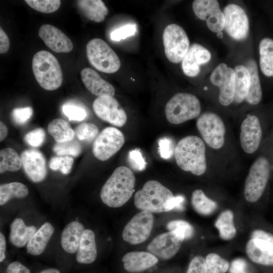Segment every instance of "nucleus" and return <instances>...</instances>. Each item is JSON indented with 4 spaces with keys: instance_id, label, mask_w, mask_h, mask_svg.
<instances>
[{
    "instance_id": "4468645a",
    "label": "nucleus",
    "mask_w": 273,
    "mask_h": 273,
    "mask_svg": "<svg viewBox=\"0 0 273 273\" xmlns=\"http://www.w3.org/2000/svg\"><path fill=\"white\" fill-rule=\"evenodd\" d=\"M192 8L199 19L206 21L211 31L218 33L224 29V17L217 1L195 0L193 2Z\"/></svg>"
},
{
    "instance_id": "a211bd4d",
    "label": "nucleus",
    "mask_w": 273,
    "mask_h": 273,
    "mask_svg": "<svg viewBox=\"0 0 273 273\" xmlns=\"http://www.w3.org/2000/svg\"><path fill=\"white\" fill-rule=\"evenodd\" d=\"M20 156L24 170L33 182L39 183L46 178V161L41 152L36 149H27L23 151Z\"/></svg>"
},
{
    "instance_id": "2f4dec72",
    "label": "nucleus",
    "mask_w": 273,
    "mask_h": 273,
    "mask_svg": "<svg viewBox=\"0 0 273 273\" xmlns=\"http://www.w3.org/2000/svg\"><path fill=\"white\" fill-rule=\"evenodd\" d=\"M259 50L261 72L267 77L273 76V39L268 37L262 39Z\"/></svg>"
},
{
    "instance_id": "7c9ffc66",
    "label": "nucleus",
    "mask_w": 273,
    "mask_h": 273,
    "mask_svg": "<svg viewBox=\"0 0 273 273\" xmlns=\"http://www.w3.org/2000/svg\"><path fill=\"white\" fill-rule=\"evenodd\" d=\"M48 131L56 143L72 140L75 135L74 130L66 120L58 118L52 120L48 125Z\"/></svg>"
},
{
    "instance_id": "20e7f679",
    "label": "nucleus",
    "mask_w": 273,
    "mask_h": 273,
    "mask_svg": "<svg viewBox=\"0 0 273 273\" xmlns=\"http://www.w3.org/2000/svg\"><path fill=\"white\" fill-rule=\"evenodd\" d=\"M174 196L172 192L160 182L147 181L142 189L136 192L134 198L135 206L142 211L151 213L167 212L168 201Z\"/></svg>"
},
{
    "instance_id": "ddd939ff",
    "label": "nucleus",
    "mask_w": 273,
    "mask_h": 273,
    "mask_svg": "<svg viewBox=\"0 0 273 273\" xmlns=\"http://www.w3.org/2000/svg\"><path fill=\"white\" fill-rule=\"evenodd\" d=\"M235 79L234 70L225 63L219 64L212 71L210 79L219 88L218 100L221 105L226 106L233 102Z\"/></svg>"
},
{
    "instance_id": "7ed1b4c3",
    "label": "nucleus",
    "mask_w": 273,
    "mask_h": 273,
    "mask_svg": "<svg viewBox=\"0 0 273 273\" xmlns=\"http://www.w3.org/2000/svg\"><path fill=\"white\" fill-rule=\"evenodd\" d=\"M32 68L34 77L41 87L47 90L58 88L62 84L63 75L56 58L47 51H40L33 56Z\"/></svg>"
},
{
    "instance_id": "412c9836",
    "label": "nucleus",
    "mask_w": 273,
    "mask_h": 273,
    "mask_svg": "<svg viewBox=\"0 0 273 273\" xmlns=\"http://www.w3.org/2000/svg\"><path fill=\"white\" fill-rule=\"evenodd\" d=\"M246 252L253 262L273 266V244L259 239H250L246 245Z\"/></svg>"
},
{
    "instance_id": "c756f323",
    "label": "nucleus",
    "mask_w": 273,
    "mask_h": 273,
    "mask_svg": "<svg viewBox=\"0 0 273 273\" xmlns=\"http://www.w3.org/2000/svg\"><path fill=\"white\" fill-rule=\"evenodd\" d=\"M245 66L248 68L250 74V85L245 100L251 105H257L262 97L257 65L254 60L250 59L246 62Z\"/></svg>"
},
{
    "instance_id": "79ce46f5",
    "label": "nucleus",
    "mask_w": 273,
    "mask_h": 273,
    "mask_svg": "<svg viewBox=\"0 0 273 273\" xmlns=\"http://www.w3.org/2000/svg\"><path fill=\"white\" fill-rule=\"evenodd\" d=\"M73 162L71 156H54L51 159L49 166L53 170H60L63 174H68L71 171Z\"/></svg>"
},
{
    "instance_id": "e433bc0d",
    "label": "nucleus",
    "mask_w": 273,
    "mask_h": 273,
    "mask_svg": "<svg viewBox=\"0 0 273 273\" xmlns=\"http://www.w3.org/2000/svg\"><path fill=\"white\" fill-rule=\"evenodd\" d=\"M54 153L59 156H78L82 151V147L79 142L73 139L63 142L56 143L53 148Z\"/></svg>"
},
{
    "instance_id": "9d476101",
    "label": "nucleus",
    "mask_w": 273,
    "mask_h": 273,
    "mask_svg": "<svg viewBox=\"0 0 273 273\" xmlns=\"http://www.w3.org/2000/svg\"><path fill=\"white\" fill-rule=\"evenodd\" d=\"M124 142V136L120 130L114 127H107L94 141L93 153L99 160H107L122 147Z\"/></svg>"
},
{
    "instance_id": "72a5a7b5",
    "label": "nucleus",
    "mask_w": 273,
    "mask_h": 273,
    "mask_svg": "<svg viewBox=\"0 0 273 273\" xmlns=\"http://www.w3.org/2000/svg\"><path fill=\"white\" fill-rule=\"evenodd\" d=\"M191 203L194 209L204 216L212 214L218 207L217 204L207 197L203 191L200 189L196 190L192 193Z\"/></svg>"
},
{
    "instance_id": "864d4df0",
    "label": "nucleus",
    "mask_w": 273,
    "mask_h": 273,
    "mask_svg": "<svg viewBox=\"0 0 273 273\" xmlns=\"http://www.w3.org/2000/svg\"><path fill=\"white\" fill-rule=\"evenodd\" d=\"M7 273H30L29 269L18 261L11 262L6 269Z\"/></svg>"
},
{
    "instance_id": "a19ab883",
    "label": "nucleus",
    "mask_w": 273,
    "mask_h": 273,
    "mask_svg": "<svg viewBox=\"0 0 273 273\" xmlns=\"http://www.w3.org/2000/svg\"><path fill=\"white\" fill-rule=\"evenodd\" d=\"M25 2L31 8L43 13L56 11L61 3L60 0H25Z\"/></svg>"
},
{
    "instance_id": "c03bdc74",
    "label": "nucleus",
    "mask_w": 273,
    "mask_h": 273,
    "mask_svg": "<svg viewBox=\"0 0 273 273\" xmlns=\"http://www.w3.org/2000/svg\"><path fill=\"white\" fill-rule=\"evenodd\" d=\"M127 159L129 165L134 170L143 171L146 168L147 162L139 149H135L129 151Z\"/></svg>"
},
{
    "instance_id": "f8f14e48",
    "label": "nucleus",
    "mask_w": 273,
    "mask_h": 273,
    "mask_svg": "<svg viewBox=\"0 0 273 273\" xmlns=\"http://www.w3.org/2000/svg\"><path fill=\"white\" fill-rule=\"evenodd\" d=\"M224 30L232 38L243 40L247 37L249 23L245 11L235 4L227 5L223 9Z\"/></svg>"
},
{
    "instance_id": "39448f33",
    "label": "nucleus",
    "mask_w": 273,
    "mask_h": 273,
    "mask_svg": "<svg viewBox=\"0 0 273 273\" xmlns=\"http://www.w3.org/2000/svg\"><path fill=\"white\" fill-rule=\"evenodd\" d=\"M272 168L270 160L265 155L259 156L252 164L246 179L244 196L251 203L258 201L267 186Z\"/></svg>"
},
{
    "instance_id": "58836bf2",
    "label": "nucleus",
    "mask_w": 273,
    "mask_h": 273,
    "mask_svg": "<svg viewBox=\"0 0 273 273\" xmlns=\"http://www.w3.org/2000/svg\"><path fill=\"white\" fill-rule=\"evenodd\" d=\"M169 231L175 232L184 240L191 239L194 234V228L188 222L184 220H174L167 224Z\"/></svg>"
},
{
    "instance_id": "680f3d73",
    "label": "nucleus",
    "mask_w": 273,
    "mask_h": 273,
    "mask_svg": "<svg viewBox=\"0 0 273 273\" xmlns=\"http://www.w3.org/2000/svg\"><path fill=\"white\" fill-rule=\"evenodd\" d=\"M207 89V88L206 87L204 88V89Z\"/></svg>"
},
{
    "instance_id": "bf43d9fd",
    "label": "nucleus",
    "mask_w": 273,
    "mask_h": 273,
    "mask_svg": "<svg viewBox=\"0 0 273 273\" xmlns=\"http://www.w3.org/2000/svg\"><path fill=\"white\" fill-rule=\"evenodd\" d=\"M39 273H60V271L56 268H50L44 269Z\"/></svg>"
},
{
    "instance_id": "393cba45",
    "label": "nucleus",
    "mask_w": 273,
    "mask_h": 273,
    "mask_svg": "<svg viewBox=\"0 0 273 273\" xmlns=\"http://www.w3.org/2000/svg\"><path fill=\"white\" fill-rule=\"evenodd\" d=\"M84 231L83 225L77 221H72L65 226L62 233L61 243L66 252L74 253L77 251Z\"/></svg>"
},
{
    "instance_id": "052dcab7",
    "label": "nucleus",
    "mask_w": 273,
    "mask_h": 273,
    "mask_svg": "<svg viewBox=\"0 0 273 273\" xmlns=\"http://www.w3.org/2000/svg\"><path fill=\"white\" fill-rule=\"evenodd\" d=\"M217 36L219 38H222L223 37V33L222 31L217 33Z\"/></svg>"
},
{
    "instance_id": "5fc2aeb1",
    "label": "nucleus",
    "mask_w": 273,
    "mask_h": 273,
    "mask_svg": "<svg viewBox=\"0 0 273 273\" xmlns=\"http://www.w3.org/2000/svg\"><path fill=\"white\" fill-rule=\"evenodd\" d=\"M251 239H259L273 244V235L261 230L253 231L251 235Z\"/></svg>"
},
{
    "instance_id": "f257e3e1",
    "label": "nucleus",
    "mask_w": 273,
    "mask_h": 273,
    "mask_svg": "<svg viewBox=\"0 0 273 273\" xmlns=\"http://www.w3.org/2000/svg\"><path fill=\"white\" fill-rule=\"evenodd\" d=\"M135 177L128 167H117L102 188L100 197L109 207L118 208L125 204L134 192Z\"/></svg>"
},
{
    "instance_id": "b1692460",
    "label": "nucleus",
    "mask_w": 273,
    "mask_h": 273,
    "mask_svg": "<svg viewBox=\"0 0 273 273\" xmlns=\"http://www.w3.org/2000/svg\"><path fill=\"white\" fill-rule=\"evenodd\" d=\"M97 256L95 235L89 229L84 230L76 256V261L82 264L93 262Z\"/></svg>"
},
{
    "instance_id": "2eb2a0df",
    "label": "nucleus",
    "mask_w": 273,
    "mask_h": 273,
    "mask_svg": "<svg viewBox=\"0 0 273 273\" xmlns=\"http://www.w3.org/2000/svg\"><path fill=\"white\" fill-rule=\"evenodd\" d=\"M96 115L102 120L117 127H122L127 120L126 114L113 97H98L93 104Z\"/></svg>"
},
{
    "instance_id": "6ab92c4d",
    "label": "nucleus",
    "mask_w": 273,
    "mask_h": 273,
    "mask_svg": "<svg viewBox=\"0 0 273 273\" xmlns=\"http://www.w3.org/2000/svg\"><path fill=\"white\" fill-rule=\"evenodd\" d=\"M38 35L50 49L56 53H69L73 48L71 39L53 25H41L39 28Z\"/></svg>"
},
{
    "instance_id": "5701e85b",
    "label": "nucleus",
    "mask_w": 273,
    "mask_h": 273,
    "mask_svg": "<svg viewBox=\"0 0 273 273\" xmlns=\"http://www.w3.org/2000/svg\"><path fill=\"white\" fill-rule=\"evenodd\" d=\"M124 269L130 272L144 271L158 261L157 257L149 252L132 251L126 253L122 258Z\"/></svg>"
},
{
    "instance_id": "a878e982",
    "label": "nucleus",
    "mask_w": 273,
    "mask_h": 273,
    "mask_svg": "<svg viewBox=\"0 0 273 273\" xmlns=\"http://www.w3.org/2000/svg\"><path fill=\"white\" fill-rule=\"evenodd\" d=\"M55 231L49 222H45L36 231L27 244V252L32 255L41 254L44 250Z\"/></svg>"
},
{
    "instance_id": "cd10ccee",
    "label": "nucleus",
    "mask_w": 273,
    "mask_h": 273,
    "mask_svg": "<svg viewBox=\"0 0 273 273\" xmlns=\"http://www.w3.org/2000/svg\"><path fill=\"white\" fill-rule=\"evenodd\" d=\"M78 8L88 19L101 22L108 14V9L101 0H79L77 1Z\"/></svg>"
},
{
    "instance_id": "0eeeda50",
    "label": "nucleus",
    "mask_w": 273,
    "mask_h": 273,
    "mask_svg": "<svg viewBox=\"0 0 273 273\" xmlns=\"http://www.w3.org/2000/svg\"><path fill=\"white\" fill-rule=\"evenodd\" d=\"M87 59L97 70L106 73H113L120 68V59L104 40L96 38L89 40L86 47Z\"/></svg>"
},
{
    "instance_id": "13d9d810",
    "label": "nucleus",
    "mask_w": 273,
    "mask_h": 273,
    "mask_svg": "<svg viewBox=\"0 0 273 273\" xmlns=\"http://www.w3.org/2000/svg\"><path fill=\"white\" fill-rule=\"evenodd\" d=\"M8 130L7 126L4 123L0 122V141L2 142L7 136Z\"/></svg>"
},
{
    "instance_id": "ea45409f",
    "label": "nucleus",
    "mask_w": 273,
    "mask_h": 273,
    "mask_svg": "<svg viewBox=\"0 0 273 273\" xmlns=\"http://www.w3.org/2000/svg\"><path fill=\"white\" fill-rule=\"evenodd\" d=\"M74 131L78 140L87 143L94 141L99 134L98 127L91 123L84 122L79 124Z\"/></svg>"
},
{
    "instance_id": "49530a36",
    "label": "nucleus",
    "mask_w": 273,
    "mask_h": 273,
    "mask_svg": "<svg viewBox=\"0 0 273 273\" xmlns=\"http://www.w3.org/2000/svg\"><path fill=\"white\" fill-rule=\"evenodd\" d=\"M136 32V26L135 24H126L113 31L110 34L111 39L118 41L134 35Z\"/></svg>"
},
{
    "instance_id": "f704fd0d",
    "label": "nucleus",
    "mask_w": 273,
    "mask_h": 273,
    "mask_svg": "<svg viewBox=\"0 0 273 273\" xmlns=\"http://www.w3.org/2000/svg\"><path fill=\"white\" fill-rule=\"evenodd\" d=\"M27 187L19 182H12L1 185L0 205H3L12 198H23L28 194Z\"/></svg>"
},
{
    "instance_id": "473e14b6",
    "label": "nucleus",
    "mask_w": 273,
    "mask_h": 273,
    "mask_svg": "<svg viewBox=\"0 0 273 273\" xmlns=\"http://www.w3.org/2000/svg\"><path fill=\"white\" fill-rule=\"evenodd\" d=\"M234 218L233 212L231 210H225L216 219L214 225L218 230L221 239L230 240L235 237L237 231Z\"/></svg>"
},
{
    "instance_id": "de8ad7c7",
    "label": "nucleus",
    "mask_w": 273,
    "mask_h": 273,
    "mask_svg": "<svg viewBox=\"0 0 273 273\" xmlns=\"http://www.w3.org/2000/svg\"><path fill=\"white\" fill-rule=\"evenodd\" d=\"M158 151L160 156L164 159H169L174 154L172 141L167 137H163L158 141Z\"/></svg>"
},
{
    "instance_id": "09e8293b",
    "label": "nucleus",
    "mask_w": 273,
    "mask_h": 273,
    "mask_svg": "<svg viewBox=\"0 0 273 273\" xmlns=\"http://www.w3.org/2000/svg\"><path fill=\"white\" fill-rule=\"evenodd\" d=\"M33 110L30 107L17 108L12 111V117L14 121L18 124L26 123L31 117Z\"/></svg>"
},
{
    "instance_id": "4be33fe9",
    "label": "nucleus",
    "mask_w": 273,
    "mask_h": 273,
    "mask_svg": "<svg viewBox=\"0 0 273 273\" xmlns=\"http://www.w3.org/2000/svg\"><path fill=\"white\" fill-rule=\"evenodd\" d=\"M81 80L86 88L98 97H113L115 88L94 70L85 68L80 72Z\"/></svg>"
},
{
    "instance_id": "c9c22d12",
    "label": "nucleus",
    "mask_w": 273,
    "mask_h": 273,
    "mask_svg": "<svg viewBox=\"0 0 273 273\" xmlns=\"http://www.w3.org/2000/svg\"><path fill=\"white\" fill-rule=\"evenodd\" d=\"M22 166V160L17 152L13 148H7L0 151V173L6 171H16Z\"/></svg>"
},
{
    "instance_id": "4c0bfd02",
    "label": "nucleus",
    "mask_w": 273,
    "mask_h": 273,
    "mask_svg": "<svg viewBox=\"0 0 273 273\" xmlns=\"http://www.w3.org/2000/svg\"><path fill=\"white\" fill-rule=\"evenodd\" d=\"M205 261L207 273H225L230 266L229 262L216 253L208 254Z\"/></svg>"
},
{
    "instance_id": "aec40b11",
    "label": "nucleus",
    "mask_w": 273,
    "mask_h": 273,
    "mask_svg": "<svg viewBox=\"0 0 273 273\" xmlns=\"http://www.w3.org/2000/svg\"><path fill=\"white\" fill-rule=\"evenodd\" d=\"M211 59L209 51L199 43L192 44L182 60V69L185 75L195 77L200 71V66Z\"/></svg>"
},
{
    "instance_id": "423d86ee",
    "label": "nucleus",
    "mask_w": 273,
    "mask_h": 273,
    "mask_svg": "<svg viewBox=\"0 0 273 273\" xmlns=\"http://www.w3.org/2000/svg\"><path fill=\"white\" fill-rule=\"evenodd\" d=\"M165 113L170 123L181 124L200 116V103L199 99L192 94L177 93L167 103Z\"/></svg>"
},
{
    "instance_id": "4d7b16f0",
    "label": "nucleus",
    "mask_w": 273,
    "mask_h": 273,
    "mask_svg": "<svg viewBox=\"0 0 273 273\" xmlns=\"http://www.w3.org/2000/svg\"><path fill=\"white\" fill-rule=\"evenodd\" d=\"M6 242L4 235L0 233V261L2 262L6 258L5 251Z\"/></svg>"
},
{
    "instance_id": "1a4fd4ad",
    "label": "nucleus",
    "mask_w": 273,
    "mask_h": 273,
    "mask_svg": "<svg viewBox=\"0 0 273 273\" xmlns=\"http://www.w3.org/2000/svg\"><path fill=\"white\" fill-rule=\"evenodd\" d=\"M196 126L209 147L213 149H219L223 147L225 127L218 115L210 112L204 113L198 117Z\"/></svg>"
},
{
    "instance_id": "603ef678",
    "label": "nucleus",
    "mask_w": 273,
    "mask_h": 273,
    "mask_svg": "<svg viewBox=\"0 0 273 273\" xmlns=\"http://www.w3.org/2000/svg\"><path fill=\"white\" fill-rule=\"evenodd\" d=\"M185 198L182 196H174L170 199L166 207V211H169L173 209L183 210L184 208Z\"/></svg>"
},
{
    "instance_id": "bb28decb",
    "label": "nucleus",
    "mask_w": 273,
    "mask_h": 273,
    "mask_svg": "<svg viewBox=\"0 0 273 273\" xmlns=\"http://www.w3.org/2000/svg\"><path fill=\"white\" fill-rule=\"evenodd\" d=\"M36 231L34 226H27L22 219L16 218L11 225L10 241L17 247H23L28 243Z\"/></svg>"
},
{
    "instance_id": "dca6fc26",
    "label": "nucleus",
    "mask_w": 273,
    "mask_h": 273,
    "mask_svg": "<svg viewBox=\"0 0 273 273\" xmlns=\"http://www.w3.org/2000/svg\"><path fill=\"white\" fill-rule=\"evenodd\" d=\"M263 136L262 126L259 119L254 115H247L241 125L240 143L247 154L255 152L259 148Z\"/></svg>"
},
{
    "instance_id": "6e6d98bb",
    "label": "nucleus",
    "mask_w": 273,
    "mask_h": 273,
    "mask_svg": "<svg viewBox=\"0 0 273 273\" xmlns=\"http://www.w3.org/2000/svg\"><path fill=\"white\" fill-rule=\"evenodd\" d=\"M10 47V40L7 34L0 28V53L3 54L8 52Z\"/></svg>"
},
{
    "instance_id": "3c124183",
    "label": "nucleus",
    "mask_w": 273,
    "mask_h": 273,
    "mask_svg": "<svg viewBox=\"0 0 273 273\" xmlns=\"http://www.w3.org/2000/svg\"><path fill=\"white\" fill-rule=\"evenodd\" d=\"M229 273H249L247 261L242 258L234 259L229 268Z\"/></svg>"
},
{
    "instance_id": "37998d69",
    "label": "nucleus",
    "mask_w": 273,
    "mask_h": 273,
    "mask_svg": "<svg viewBox=\"0 0 273 273\" xmlns=\"http://www.w3.org/2000/svg\"><path fill=\"white\" fill-rule=\"evenodd\" d=\"M62 111L70 120L81 121L87 117L85 109L73 104H66L62 106Z\"/></svg>"
},
{
    "instance_id": "a18cd8bd",
    "label": "nucleus",
    "mask_w": 273,
    "mask_h": 273,
    "mask_svg": "<svg viewBox=\"0 0 273 273\" xmlns=\"http://www.w3.org/2000/svg\"><path fill=\"white\" fill-rule=\"evenodd\" d=\"M46 137L45 131L41 128H37L26 133L25 142L33 147H38L43 143Z\"/></svg>"
},
{
    "instance_id": "c85d7f7f",
    "label": "nucleus",
    "mask_w": 273,
    "mask_h": 273,
    "mask_svg": "<svg viewBox=\"0 0 273 273\" xmlns=\"http://www.w3.org/2000/svg\"><path fill=\"white\" fill-rule=\"evenodd\" d=\"M234 70L236 79L233 101L236 103H240L246 99L248 94L250 85V74L245 65H237Z\"/></svg>"
},
{
    "instance_id": "f03ea898",
    "label": "nucleus",
    "mask_w": 273,
    "mask_h": 273,
    "mask_svg": "<svg viewBox=\"0 0 273 273\" xmlns=\"http://www.w3.org/2000/svg\"><path fill=\"white\" fill-rule=\"evenodd\" d=\"M174 158L178 167L196 175H201L207 168L206 148L201 138L188 135L182 138L175 147Z\"/></svg>"
},
{
    "instance_id": "6e6552de",
    "label": "nucleus",
    "mask_w": 273,
    "mask_h": 273,
    "mask_svg": "<svg viewBox=\"0 0 273 273\" xmlns=\"http://www.w3.org/2000/svg\"><path fill=\"white\" fill-rule=\"evenodd\" d=\"M164 52L172 63L181 61L190 48V42L184 29L176 24L167 25L163 31Z\"/></svg>"
},
{
    "instance_id": "9b49d317",
    "label": "nucleus",
    "mask_w": 273,
    "mask_h": 273,
    "mask_svg": "<svg viewBox=\"0 0 273 273\" xmlns=\"http://www.w3.org/2000/svg\"><path fill=\"white\" fill-rule=\"evenodd\" d=\"M154 223L152 213L141 211L134 215L125 226L123 239L132 245L142 243L149 237Z\"/></svg>"
},
{
    "instance_id": "f3484780",
    "label": "nucleus",
    "mask_w": 273,
    "mask_h": 273,
    "mask_svg": "<svg viewBox=\"0 0 273 273\" xmlns=\"http://www.w3.org/2000/svg\"><path fill=\"white\" fill-rule=\"evenodd\" d=\"M184 241L175 232L169 231L154 238L147 249L156 257L169 259L176 254Z\"/></svg>"
},
{
    "instance_id": "8fccbe9b",
    "label": "nucleus",
    "mask_w": 273,
    "mask_h": 273,
    "mask_svg": "<svg viewBox=\"0 0 273 273\" xmlns=\"http://www.w3.org/2000/svg\"><path fill=\"white\" fill-rule=\"evenodd\" d=\"M187 273H207L205 258L199 255L194 257L190 262Z\"/></svg>"
}]
</instances>
